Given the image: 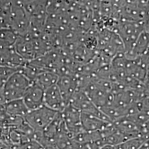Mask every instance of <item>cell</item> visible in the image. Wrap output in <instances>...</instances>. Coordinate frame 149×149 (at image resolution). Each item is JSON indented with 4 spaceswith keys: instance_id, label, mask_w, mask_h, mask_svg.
Segmentation results:
<instances>
[{
    "instance_id": "obj_1",
    "label": "cell",
    "mask_w": 149,
    "mask_h": 149,
    "mask_svg": "<svg viewBox=\"0 0 149 149\" xmlns=\"http://www.w3.org/2000/svg\"><path fill=\"white\" fill-rule=\"evenodd\" d=\"M32 82L18 69L8 78L0 92L6 102L22 99Z\"/></svg>"
},
{
    "instance_id": "obj_2",
    "label": "cell",
    "mask_w": 149,
    "mask_h": 149,
    "mask_svg": "<svg viewBox=\"0 0 149 149\" xmlns=\"http://www.w3.org/2000/svg\"><path fill=\"white\" fill-rule=\"evenodd\" d=\"M58 112L43 106L30 111L24 118L29 127L38 133H43L53 121Z\"/></svg>"
},
{
    "instance_id": "obj_3",
    "label": "cell",
    "mask_w": 149,
    "mask_h": 149,
    "mask_svg": "<svg viewBox=\"0 0 149 149\" xmlns=\"http://www.w3.org/2000/svg\"><path fill=\"white\" fill-rule=\"evenodd\" d=\"M30 20L22 2H16L11 6L10 28L19 36H24L28 32Z\"/></svg>"
},
{
    "instance_id": "obj_4",
    "label": "cell",
    "mask_w": 149,
    "mask_h": 149,
    "mask_svg": "<svg viewBox=\"0 0 149 149\" xmlns=\"http://www.w3.org/2000/svg\"><path fill=\"white\" fill-rule=\"evenodd\" d=\"M60 114L69 134L72 138L84 132L81 123V113L70 103L65 107Z\"/></svg>"
},
{
    "instance_id": "obj_5",
    "label": "cell",
    "mask_w": 149,
    "mask_h": 149,
    "mask_svg": "<svg viewBox=\"0 0 149 149\" xmlns=\"http://www.w3.org/2000/svg\"><path fill=\"white\" fill-rule=\"evenodd\" d=\"M44 106L58 113L62 112L67 106L57 85L44 91Z\"/></svg>"
},
{
    "instance_id": "obj_6",
    "label": "cell",
    "mask_w": 149,
    "mask_h": 149,
    "mask_svg": "<svg viewBox=\"0 0 149 149\" xmlns=\"http://www.w3.org/2000/svg\"><path fill=\"white\" fill-rule=\"evenodd\" d=\"M44 90L32 83L22 98L29 111L44 106Z\"/></svg>"
},
{
    "instance_id": "obj_7",
    "label": "cell",
    "mask_w": 149,
    "mask_h": 149,
    "mask_svg": "<svg viewBox=\"0 0 149 149\" xmlns=\"http://www.w3.org/2000/svg\"><path fill=\"white\" fill-rule=\"evenodd\" d=\"M81 123L83 131L85 132H101L110 127L112 124L100 118L83 113H81Z\"/></svg>"
},
{
    "instance_id": "obj_8",
    "label": "cell",
    "mask_w": 149,
    "mask_h": 149,
    "mask_svg": "<svg viewBox=\"0 0 149 149\" xmlns=\"http://www.w3.org/2000/svg\"><path fill=\"white\" fill-rule=\"evenodd\" d=\"M56 85L59 87L66 104H69L74 93L79 89L77 86L78 82L68 74H62L59 76Z\"/></svg>"
},
{
    "instance_id": "obj_9",
    "label": "cell",
    "mask_w": 149,
    "mask_h": 149,
    "mask_svg": "<svg viewBox=\"0 0 149 149\" xmlns=\"http://www.w3.org/2000/svg\"><path fill=\"white\" fill-rule=\"evenodd\" d=\"M59 77V74L55 72L42 71L37 74L36 79L33 81V84L40 87L43 90L45 91L51 86L56 85Z\"/></svg>"
},
{
    "instance_id": "obj_10",
    "label": "cell",
    "mask_w": 149,
    "mask_h": 149,
    "mask_svg": "<svg viewBox=\"0 0 149 149\" xmlns=\"http://www.w3.org/2000/svg\"><path fill=\"white\" fill-rule=\"evenodd\" d=\"M7 109L11 114L18 117L24 118L29 112L22 99L7 102Z\"/></svg>"
},
{
    "instance_id": "obj_11",
    "label": "cell",
    "mask_w": 149,
    "mask_h": 149,
    "mask_svg": "<svg viewBox=\"0 0 149 149\" xmlns=\"http://www.w3.org/2000/svg\"><path fill=\"white\" fill-rule=\"evenodd\" d=\"M145 140L141 137L130 139L116 146V148L117 149H139Z\"/></svg>"
},
{
    "instance_id": "obj_12",
    "label": "cell",
    "mask_w": 149,
    "mask_h": 149,
    "mask_svg": "<svg viewBox=\"0 0 149 149\" xmlns=\"http://www.w3.org/2000/svg\"><path fill=\"white\" fill-rule=\"evenodd\" d=\"M139 149H149V139L146 140Z\"/></svg>"
},
{
    "instance_id": "obj_13",
    "label": "cell",
    "mask_w": 149,
    "mask_h": 149,
    "mask_svg": "<svg viewBox=\"0 0 149 149\" xmlns=\"http://www.w3.org/2000/svg\"><path fill=\"white\" fill-rule=\"evenodd\" d=\"M100 149H117L116 146L112 145H105Z\"/></svg>"
}]
</instances>
